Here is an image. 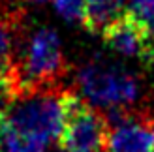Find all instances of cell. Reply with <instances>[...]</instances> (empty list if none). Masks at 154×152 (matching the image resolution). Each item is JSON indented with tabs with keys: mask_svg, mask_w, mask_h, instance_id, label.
<instances>
[{
	"mask_svg": "<svg viewBox=\"0 0 154 152\" xmlns=\"http://www.w3.org/2000/svg\"><path fill=\"white\" fill-rule=\"evenodd\" d=\"M124 10V0H85L83 26L92 34H102Z\"/></svg>",
	"mask_w": 154,
	"mask_h": 152,
	"instance_id": "7",
	"label": "cell"
},
{
	"mask_svg": "<svg viewBox=\"0 0 154 152\" xmlns=\"http://www.w3.org/2000/svg\"><path fill=\"white\" fill-rule=\"evenodd\" d=\"M77 87L94 107H102L105 113L113 109L132 111L141 94V81L135 73L100 56L81 66Z\"/></svg>",
	"mask_w": 154,
	"mask_h": 152,
	"instance_id": "1",
	"label": "cell"
},
{
	"mask_svg": "<svg viewBox=\"0 0 154 152\" xmlns=\"http://www.w3.org/2000/svg\"><path fill=\"white\" fill-rule=\"evenodd\" d=\"M57 13L68 23H81L85 19V0H53Z\"/></svg>",
	"mask_w": 154,
	"mask_h": 152,
	"instance_id": "10",
	"label": "cell"
},
{
	"mask_svg": "<svg viewBox=\"0 0 154 152\" xmlns=\"http://www.w3.org/2000/svg\"><path fill=\"white\" fill-rule=\"evenodd\" d=\"M64 130L58 145L66 152H105L107 126L103 115L73 92H62Z\"/></svg>",
	"mask_w": 154,
	"mask_h": 152,
	"instance_id": "4",
	"label": "cell"
},
{
	"mask_svg": "<svg viewBox=\"0 0 154 152\" xmlns=\"http://www.w3.org/2000/svg\"><path fill=\"white\" fill-rule=\"evenodd\" d=\"M149 128L152 130V135H154V115H152V118H150V124H149Z\"/></svg>",
	"mask_w": 154,
	"mask_h": 152,
	"instance_id": "12",
	"label": "cell"
},
{
	"mask_svg": "<svg viewBox=\"0 0 154 152\" xmlns=\"http://www.w3.org/2000/svg\"><path fill=\"white\" fill-rule=\"evenodd\" d=\"M103 45L109 51L122 56H137L143 58V53L147 49L149 34L128 11H124L119 19H115L103 32Z\"/></svg>",
	"mask_w": 154,
	"mask_h": 152,
	"instance_id": "5",
	"label": "cell"
},
{
	"mask_svg": "<svg viewBox=\"0 0 154 152\" xmlns=\"http://www.w3.org/2000/svg\"><path fill=\"white\" fill-rule=\"evenodd\" d=\"M6 120L21 133L49 145L58 141L64 130L62 92L38 88L23 94L4 111Z\"/></svg>",
	"mask_w": 154,
	"mask_h": 152,
	"instance_id": "2",
	"label": "cell"
},
{
	"mask_svg": "<svg viewBox=\"0 0 154 152\" xmlns=\"http://www.w3.org/2000/svg\"><path fill=\"white\" fill-rule=\"evenodd\" d=\"M19 25V17H15L11 10H0V64H11V51L15 41V28Z\"/></svg>",
	"mask_w": 154,
	"mask_h": 152,
	"instance_id": "8",
	"label": "cell"
},
{
	"mask_svg": "<svg viewBox=\"0 0 154 152\" xmlns=\"http://www.w3.org/2000/svg\"><path fill=\"white\" fill-rule=\"evenodd\" d=\"M126 11L139 23L149 36H154V0H130Z\"/></svg>",
	"mask_w": 154,
	"mask_h": 152,
	"instance_id": "9",
	"label": "cell"
},
{
	"mask_svg": "<svg viewBox=\"0 0 154 152\" xmlns=\"http://www.w3.org/2000/svg\"><path fill=\"white\" fill-rule=\"evenodd\" d=\"M105 152H154L152 130L135 120L109 128Z\"/></svg>",
	"mask_w": 154,
	"mask_h": 152,
	"instance_id": "6",
	"label": "cell"
},
{
	"mask_svg": "<svg viewBox=\"0 0 154 152\" xmlns=\"http://www.w3.org/2000/svg\"><path fill=\"white\" fill-rule=\"evenodd\" d=\"M143 62L147 64L149 68L154 70V36H149V41H147V49L143 53Z\"/></svg>",
	"mask_w": 154,
	"mask_h": 152,
	"instance_id": "11",
	"label": "cell"
},
{
	"mask_svg": "<svg viewBox=\"0 0 154 152\" xmlns=\"http://www.w3.org/2000/svg\"><path fill=\"white\" fill-rule=\"evenodd\" d=\"M15 68L21 79L23 94L38 88H49L66 70L58 34L49 26L36 30L26 43L21 64Z\"/></svg>",
	"mask_w": 154,
	"mask_h": 152,
	"instance_id": "3",
	"label": "cell"
},
{
	"mask_svg": "<svg viewBox=\"0 0 154 152\" xmlns=\"http://www.w3.org/2000/svg\"><path fill=\"white\" fill-rule=\"evenodd\" d=\"M28 2H34V4H43V2H49V0H28Z\"/></svg>",
	"mask_w": 154,
	"mask_h": 152,
	"instance_id": "13",
	"label": "cell"
}]
</instances>
